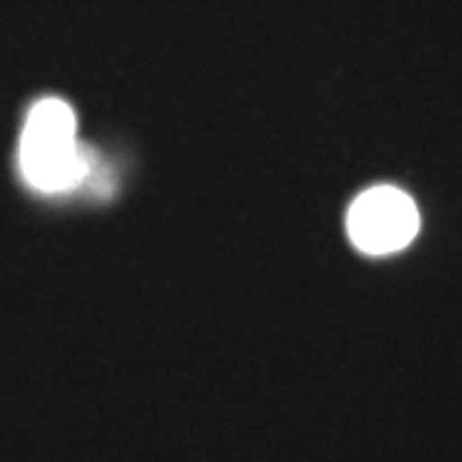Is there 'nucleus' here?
Instances as JSON below:
<instances>
[{
    "label": "nucleus",
    "mask_w": 462,
    "mask_h": 462,
    "mask_svg": "<svg viewBox=\"0 0 462 462\" xmlns=\"http://www.w3.org/2000/svg\"><path fill=\"white\" fill-rule=\"evenodd\" d=\"M18 160L23 178L42 193H67L85 180L90 157L78 144L75 111L60 98H44L26 116Z\"/></svg>",
    "instance_id": "nucleus-1"
},
{
    "label": "nucleus",
    "mask_w": 462,
    "mask_h": 462,
    "mask_svg": "<svg viewBox=\"0 0 462 462\" xmlns=\"http://www.w3.org/2000/svg\"><path fill=\"white\" fill-rule=\"evenodd\" d=\"M346 231L365 254H393L409 247L419 231L416 203L391 185L365 190L346 214Z\"/></svg>",
    "instance_id": "nucleus-2"
}]
</instances>
